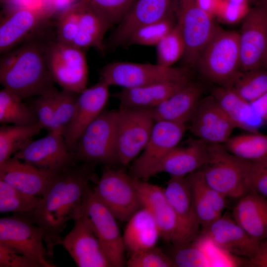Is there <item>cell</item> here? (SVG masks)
Segmentation results:
<instances>
[{"label": "cell", "mask_w": 267, "mask_h": 267, "mask_svg": "<svg viewBox=\"0 0 267 267\" xmlns=\"http://www.w3.org/2000/svg\"><path fill=\"white\" fill-rule=\"evenodd\" d=\"M96 164L78 163L58 172L37 207L20 214L40 226L50 256L61 245V234L67 222L84 212V204L91 182L96 181Z\"/></svg>", "instance_id": "obj_1"}, {"label": "cell", "mask_w": 267, "mask_h": 267, "mask_svg": "<svg viewBox=\"0 0 267 267\" xmlns=\"http://www.w3.org/2000/svg\"><path fill=\"white\" fill-rule=\"evenodd\" d=\"M45 46L30 43L5 55L0 61V82L22 100L55 89L48 69Z\"/></svg>", "instance_id": "obj_2"}, {"label": "cell", "mask_w": 267, "mask_h": 267, "mask_svg": "<svg viewBox=\"0 0 267 267\" xmlns=\"http://www.w3.org/2000/svg\"><path fill=\"white\" fill-rule=\"evenodd\" d=\"M112 25L84 0L58 14L57 41L85 50L93 47L103 53L104 38Z\"/></svg>", "instance_id": "obj_3"}, {"label": "cell", "mask_w": 267, "mask_h": 267, "mask_svg": "<svg viewBox=\"0 0 267 267\" xmlns=\"http://www.w3.org/2000/svg\"><path fill=\"white\" fill-rule=\"evenodd\" d=\"M240 62L238 32L218 26L194 67L209 81L227 87L240 71Z\"/></svg>", "instance_id": "obj_4"}, {"label": "cell", "mask_w": 267, "mask_h": 267, "mask_svg": "<svg viewBox=\"0 0 267 267\" xmlns=\"http://www.w3.org/2000/svg\"><path fill=\"white\" fill-rule=\"evenodd\" d=\"M252 163L231 153L222 144H208L200 169L208 184L226 197L240 198L249 192Z\"/></svg>", "instance_id": "obj_5"}, {"label": "cell", "mask_w": 267, "mask_h": 267, "mask_svg": "<svg viewBox=\"0 0 267 267\" xmlns=\"http://www.w3.org/2000/svg\"><path fill=\"white\" fill-rule=\"evenodd\" d=\"M117 110L104 109L83 132L74 152L78 162L118 164L116 151Z\"/></svg>", "instance_id": "obj_6"}, {"label": "cell", "mask_w": 267, "mask_h": 267, "mask_svg": "<svg viewBox=\"0 0 267 267\" xmlns=\"http://www.w3.org/2000/svg\"><path fill=\"white\" fill-rule=\"evenodd\" d=\"M100 80L109 86L133 88L171 81H190V68L167 67L157 63L118 61L109 63L100 71Z\"/></svg>", "instance_id": "obj_7"}, {"label": "cell", "mask_w": 267, "mask_h": 267, "mask_svg": "<svg viewBox=\"0 0 267 267\" xmlns=\"http://www.w3.org/2000/svg\"><path fill=\"white\" fill-rule=\"evenodd\" d=\"M173 8L185 44L182 60L184 66L191 68L218 26L197 0H173Z\"/></svg>", "instance_id": "obj_8"}, {"label": "cell", "mask_w": 267, "mask_h": 267, "mask_svg": "<svg viewBox=\"0 0 267 267\" xmlns=\"http://www.w3.org/2000/svg\"><path fill=\"white\" fill-rule=\"evenodd\" d=\"M135 181L130 173L107 166L93 189L118 220L127 222L142 207Z\"/></svg>", "instance_id": "obj_9"}, {"label": "cell", "mask_w": 267, "mask_h": 267, "mask_svg": "<svg viewBox=\"0 0 267 267\" xmlns=\"http://www.w3.org/2000/svg\"><path fill=\"white\" fill-rule=\"evenodd\" d=\"M155 122L150 109L119 107L116 132L118 164L126 166L139 156Z\"/></svg>", "instance_id": "obj_10"}, {"label": "cell", "mask_w": 267, "mask_h": 267, "mask_svg": "<svg viewBox=\"0 0 267 267\" xmlns=\"http://www.w3.org/2000/svg\"><path fill=\"white\" fill-rule=\"evenodd\" d=\"M45 54L50 74L62 89L80 93L87 88L88 68L84 50L57 41L46 45Z\"/></svg>", "instance_id": "obj_11"}, {"label": "cell", "mask_w": 267, "mask_h": 267, "mask_svg": "<svg viewBox=\"0 0 267 267\" xmlns=\"http://www.w3.org/2000/svg\"><path fill=\"white\" fill-rule=\"evenodd\" d=\"M135 181L142 206L153 215L162 239L174 246L187 244L195 239L169 203L164 188L136 178Z\"/></svg>", "instance_id": "obj_12"}, {"label": "cell", "mask_w": 267, "mask_h": 267, "mask_svg": "<svg viewBox=\"0 0 267 267\" xmlns=\"http://www.w3.org/2000/svg\"><path fill=\"white\" fill-rule=\"evenodd\" d=\"M44 231L20 214L0 219V243L40 263L42 267H56L47 260L50 256L44 242Z\"/></svg>", "instance_id": "obj_13"}, {"label": "cell", "mask_w": 267, "mask_h": 267, "mask_svg": "<svg viewBox=\"0 0 267 267\" xmlns=\"http://www.w3.org/2000/svg\"><path fill=\"white\" fill-rule=\"evenodd\" d=\"M84 212L89 219L111 267H124L126 248L117 219L98 198L91 186L86 196Z\"/></svg>", "instance_id": "obj_14"}, {"label": "cell", "mask_w": 267, "mask_h": 267, "mask_svg": "<svg viewBox=\"0 0 267 267\" xmlns=\"http://www.w3.org/2000/svg\"><path fill=\"white\" fill-rule=\"evenodd\" d=\"M186 130L185 124L156 121L145 146L133 162L129 173L136 178L148 179L157 164L178 145Z\"/></svg>", "instance_id": "obj_15"}, {"label": "cell", "mask_w": 267, "mask_h": 267, "mask_svg": "<svg viewBox=\"0 0 267 267\" xmlns=\"http://www.w3.org/2000/svg\"><path fill=\"white\" fill-rule=\"evenodd\" d=\"M239 34L240 69L262 67L267 46V0H259L242 19Z\"/></svg>", "instance_id": "obj_16"}, {"label": "cell", "mask_w": 267, "mask_h": 267, "mask_svg": "<svg viewBox=\"0 0 267 267\" xmlns=\"http://www.w3.org/2000/svg\"><path fill=\"white\" fill-rule=\"evenodd\" d=\"M14 157L40 169L58 172L78 162L75 154L66 143L63 135L55 132L32 140Z\"/></svg>", "instance_id": "obj_17"}, {"label": "cell", "mask_w": 267, "mask_h": 267, "mask_svg": "<svg viewBox=\"0 0 267 267\" xmlns=\"http://www.w3.org/2000/svg\"><path fill=\"white\" fill-rule=\"evenodd\" d=\"M61 245L79 267H111L95 234L90 221L83 214L74 221Z\"/></svg>", "instance_id": "obj_18"}, {"label": "cell", "mask_w": 267, "mask_h": 267, "mask_svg": "<svg viewBox=\"0 0 267 267\" xmlns=\"http://www.w3.org/2000/svg\"><path fill=\"white\" fill-rule=\"evenodd\" d=\"M190 122L192 134L209 144H224L236 129L212 94L200 100Z\"/></svg>", "instance_id": "obj_19"}, {"label": "cell", "mask_w": 267, "mask_h": 267, "mask_svg": "<svg viewBox=\"0 0 267 267\" xmlns=\"http://www.w3.org/2000/svg\"><path fill=\"white\" fill-rule=\"evenodd\" d=\"M200 235L228 254L248 260L255 255L261 242L250 236L233 219L225 216L203 228Z\"/></svg>", "instance_id": "obj_20"}, {"label": "cell", "mask_w": 267, "mask_h": 267, "mask_svg": "<svg viewBox=\"0 0 267 267\" xmlns=\"http://www.w3.org/2000/svg\"><path fill=\"white\" fill-rule=\"evenodd\" d=\"M109 87L100 80L79 93L74 116L63 133L66 143L74 152L83 132L104 109L109 97Z\"/></svg>", "instance_id": "obj_21"}, {"label": "cell", "mask_w": 267, "mask_h": 267, "mask_svg": "<svg viewBox=\"0 0 267 267\" xmlns=\"http://www.w3.org/2000/svg\"><path fill=\"white\" fill-rule=\"evenodd\" d=\"M173 0H134L114 31L110 40L112 47L127 44L138 28L157 21L173 12Z\"/></svg>", "instance_id": "obj_22"}, {"label": "cell", "mask_w": 267, "mask_h": 267, "mask_svg": "<svg viewBox=\"0 0 267 267\" xmlns=\"http://www.w3.org/2000/svg\"><path fill=\"white\" fill-rule=\"evenodd\" d=\"M57 172L40 169L14 156L0 164V180L30 195L42 197Z\"/></svg>", "instance_id": "obj_23"}, {"label": "cell", "mask_w": 267, "mask_h": 267, "mask_svg": "<svg viewBox=\"0 0 267 267\" xmlns=\"http://www.w3.org/2000/svg\"><path fill=\"white\" fill-rule=\"evenodd\" d=\"M208 144L196 138L189 139L183 146L178 145L157 164L150 177L162 173L186 177L200 169L208 158Z\"/></svg>", "instance_id": "obj_24"}, {"label": "cell", "mask_w": 267, "mask_h": 267, "mask_svg": "<svg viewBox=\"0 0 267 267\" xmlns=\"http://www.w3.org/2000/svg\"><path fill=\"white\" fill-rule=\"evenodd\" d=\"M50 15L44 9L19 8L12 10L0 22V53L13 48Z\"/></svg>", "instance_id": "obj_25"}, {"label": "cell", "mask_w": 267, "mask_h": 267, "mask_svg": "<svg viewBox=\"0 0 267 267\" xmlns=\"http://www.w3.org/2000/svg\"><path fill=\"white\" fill-rule=\"evenodd\" d=\"M203 93L198 84L191 82L150 109L155 121H164L185 124L190 122Z\"/></svg>", "instance_id": "obj_26"}, {"label": "cell", "mask_w": 267, "mask_h": 267, "mask_svg": "<svg viewBox=\"0 0 267 267\" xmlns=\"http://www.w3.org/2000/svg\"><path fill=\"white\" fill-rule=\"evenodd\" d=\"M192 82H165L140 87L123 88L113 96L118 100L120 107L150 109Z\"/></svg>", "instance_id": "obj_27"}, {"label": "cell", "mask_w": 267, "mask_h": 267, "mask_svg": "<svg viewBox=\"0 0 267 267\" xmlns=\"http://www.w3.org/2000/svg\"><path fill=\"white\" fill-rule=\"evenodd\" d=\"M234 206L233 220L250 236L261 241L267 238V199L249 191Z\"/></svg>", "instance_id": "obj_28"}, {"label": "cell", "mask_w": 267, "mask_h": 267, "mask_svg": "<svg viewBox=\"0 0 267 267\" xmlns=\"http://www.w3.org/2000/svg\"><path fill=\"white\" fill-rule=\"evenodd\" d=\"M160 237V231L153 215L144 207L127 222L123 235L125 248L131 253L156 246Z\"/></svg>", "instance_id": "obj_29"}, {"label": "cell", "mask_w": 267, "mask_h": 267, "mask_svg": "<svg viewBox=\"0 0 267 267\" xmlns=\"http://www.w3.org/2000/svg\"><path fill=\"white\" fill-rule=\"evenodd\" d=\"M164 191L167 201L179 220L196 238L200 225L195 212L191 188L187 177L170 176Z\"/></svg>", "instance_id": "obj_30"}, {"label": "cell", "mask_w": 267, "mask_h": 267, "mask_svg": "<svg viewBox=\"0 0 267 267\" xmlns=\"http://www.w3.org/2000/svg\"><path fill=\"white\" fill-rule=\"evenodd\" d=\"M236 128L247 132H256L263 122L255 112L251 103L229 87L219 86L211 94Z\"/></svg>", "instance_id": "obj_31"}, {"label": "cell", "mask_w": 267, "mask_h": 267, "mask_svg": "<svg viewBox=\"0 0 267 267\" xmlns=\"http://www.w3.org/2000/svg\"><path fill=\"white\" fill-rule=\"evenodd\" d=\"M224 146L239 157L267 166V134L247 132L230 137Z\"/></svg>", "instance_id": "obj_32"}, {"label": "cell", "mask_w": 267, "mask_h": 267, "mask_svg": "<svg viewBox=\"0 0 267 267\" xmlns=\"http://www.w3.org/2000/svg\"><path fill=\"white\" fill-rule=\"evenodd\" d=\"M43 129L38 122L25 125H2L0 127V164L13 157Z\"/></svg>", "instance_id": "obj_33"}, {"label": "cell", "mask_w": 267, "mask_h": 267, "mask_svg": "<svg viewBox=\"0 0 267 267\" xmlns=\"http://www.w3.org/2000/svg\"><path fill=\"white\" fill-rule=\"evenodd\" d=\"M207 245L208 239L200 235L189 243L174 245L170 256L175 267H213L214 262Z\"/></svg>", "instance_id": "obj_34"}, {"label": "cell", "mask_w": 267, "mask_h": 267, "mask_svg": "<svg viewBox=\"0 0 267 267\" xmlns=\"http://www.w3.org/2000/svg\"><path fill=\"white\" fill-rule=\"evenodd\" d=\"M38 122L32 108L18 96L3 88L0 91V123L25 125Z\"/></svg>", "instance_id": "obj_35"}, {"label": "cell", "mask_w": 267, "mask_h": 267, "mask_svg": "<svg viewBox=\"0 0 267 267\" xmlns=\"http://www.w3.org/2000/svg\"><path fill=\"white\" fill-rule=\"evenodd\" d=\"M227 87L251 103L267 92V70L263 67L245 71L240 70Z\"/></svg>", "instance_id": "obj_36"}, {"label": "cell", "mask_w": 267, "mask_h": 267, "mask_svg": "<svg viewBox=\"0 0 267 267\" xmlns=\"http://www.w3.org/2000/svg\"><path fill=\"white\" fill-rule=\"evenodd\" d=\"M41 197L25 193L0 180V212L23 214L35 209Z\"/></svg>", "instance_id": "obj_37"}, {"label": "cell", "mask_w": 267, "mask_h": 267, "mask_svg": "<svg viewBox=\"0 0 267 267\" xmlns=\"http://www.w3.org/2000/svg\"><path fill=\"white\" fill-rule=\"evenodd\" d=\"M176 24L173 11L163 19L138 28L131 35L127 44L156 46Z\"/></svg>", "instance_id": "obj_38"}, {"label": "cell", "mask_w": 267, "mask_h": 267, "mask_svg": "<svg viewBox=\"0 0 267 267\" xmlns=\"http://www.w3.org/2000/svg\"><path fill=\"white\" fill-rule=\"evenodd\" d=\"M156 46V63L167 67L182 59L185 52V44L181 30L176 23Z\"/></svg>", "instance_id": "obj_39"}, {"label": "cell", "mask_w": 267, "mask_h": 267, "mask_svg": "<svg viewBox=\"0 0 267 267\" xmlns=\"http://www.w3.org/2000/svg\"><path fill=\"white\" fill-rule=\"evenodd\" d=\"M79 93L62 89L53 92L56 129L63 135L74 116Z\"/></svg>", "instance_id": "obj_40"}, {"label": "cell", "mask_w": 267, "mask_h": 267, "mask_svg": "<svg viewBox=\"0 0 267 267\" xmlns=\"http://www.w3.org/2000/svg\"><path fill=\"white\" fill-rule=\"evenodd\" d=\"M56 89L35 96L29 105L35 112L38 122L48 132L58 133L53 102V92Z\"/></svg>", "instance_id": "obj_41"}, {"label": "cell", "mask_w": 267, "mask_h": 267, "mask_svg": "<svg viewBox=\"0 0 267 267\" xmlns=\"http://www.w3.org/2000/svg\"><path fill=\"white\" fill-rule=\"evenodd\" d=\"M112 26L118 24L134 0H84Z\"/></svg>", "instance_id": "obj_42"}, {"label": "cell", "mask_w": 267, "mask_h": 267, "mask_svg": "<svg viewBox=\"0 0 267 267\" xmlns=\"http://www.w3.org/2000/svg\"><path fill=\"white\" fill-rule=\"evenodd\" d=\"M126 265L129 267H175L170 255L156 246L132 253Z\"/></svg>", "instance_id": "obj_43"}, {"label": "cell", "mask_w": 267, "mask_h": 267, "mask_svg": "<svg viewBox=\"0 0 267 267\" xmlns=\"http://www.w3.org/2000/svg\"><path fill=\"white\" fill-rule=\"evenodd\" d=\"M186 177L191 186L194 207L197 220L200 225L203 228L206 227L222 215L215 211L195 180L189 175Z\"/></svg>", "instance_id": "obj_44"}, {"label": "cell", "mask_w": 267, "mask_h": 267, "mask_svg": "<svg viewBox=\"0 0 267 267\" xmlns=\"http://www.w3.org/2000/svg\"><path fill=\"white\" fill-rule=\"evenodd\" d=\"M0 267H42L35 260L15 251L0 243Z\"/></svg>", "instance_id": "obj_45"}, {"label": "cell", "mask_w": 267, "mask_h": 267, "mask_svg": "<svg viewBox=\"0 0 267 267\" xmlns=\"http://www.w3.org/2000/svg\"><path fill=\"white\" fill-rule=\"evenodd\" d=\"M248 186L249 192L267 197V166L252 163Z\"/></svg>", "instance_id": "obj_46"}, {"label": "cell", "mask_w": 267, "mask_h": 267, "mask_svg": "<svg viewBox=\"0 0 267 267\" xmlns=\"http://www.w3.org/2000/svg\"><path fill=\"white\" fill-rule=\"evenodd\" d=\"M249 4L238 3L226 0H221L216 14H220L222 18L234 22L243 18L250 7Z\"/></svg>", "instance_id": "obj_47"}, {"label": "cell", "mask_w": 267, "mask_h": 267, "mask_svg": "<svg viewBox=\"0 0 267 267\" xmlns=\"http://www.w3.org/2000/svg\"><path fill=\"white\" fill-rule=\"evenodd\" d=\"M247 265L252 267H267V238L260 242L256 253L248 260Z\"/></svg>", "instance_id": "obj_48"}, {"label": "cell", "mask_w": 267, "mask_h": 267, "mask_svg": "<svg viewBox=\"0 0 267 267\" xmlns=\"http://www.w3.org/2000/svg\"><path fill=\"white\" fill-rule=\"evenodd\" d=\"M79 0H48L46 3V9L51 15L54 12L60 13L64 10Z\"/></svg>", "instance_id": "obj_49"}, {"label": "cell", "mask_w": 267, "mask_h": 267, "mask_svg": "<svg viewBox=\"0 0 267 267\" xmlns=\"http://www.w3.org/2000/svg\"><path fill=\"white\" fill-rule=\"evenodd\" d=\"M251 105L257 116L263 122H267V92Z\"/></svg>", "instance_id": "obj_50"}, {"label": "cell", "mask_w": 267, "mask_h": 267, "mask_svg": "<svg viewBox=\"0 0 267 267\" xmlns=\"http://www.w3.org/2000/svg\"><path fill=\"white\" fill-rule=\"evenodd\" d=\"M205 10L214 16L216 14L221 0H197Z\"/></svg>", "instance_id": "obj_51"}, {"label": "cell", "mask_w": 267, "mask_h": 267, "mask_svg": "<svg viewBox=\"0 0 267 267\" xmlns=\"http://www.w3.org/2000/svg\"><path fill=\"white\" fill-rule=\"evenodd\" d=\"M231 2L238 3H245L247 4H253L255 5L256 4L259 0H226Z\"/></svg>", "instance_id": "obj_52"}, {"label": "cell", "mask_w": 267, "mask_h": 267, "mask_svg": "<svg viewBox=\"0 0 267 267\" xmlns=\"http://www.w3.org/2000/svg\"><path fill=\"white\" fill-rule=\"evenodd\" d=\"M262 67H264L267 70V46L266 50V52L263 58Z\"/></svg>", "instance_id": "obj_53"}, {"label": "cell", "mask_w": 267, "mask_h": 267, "mask_svg": "<svg viewBox=\"0 0 267 267\" xmlns=\"http://www.w3.org/2000/svg\"><path fill=\"white\" fill-rule=\"evenodd\" d=\"M41 0V1H43V2H44L45 3V6H46V3L47 1L48 0Z\"/></svg>", "instance_id": "obj_54"}, {"label": "cell", "mask_w": 267, "mask_h": 267, "mask_svg": "<svg viewBox=\"0 0 267 267\" xmlns=\"http://www.w3.org/2000/svg\"></svg>", "instance_id": "obj_55"}]
</instances>
